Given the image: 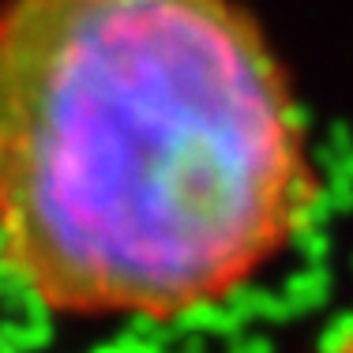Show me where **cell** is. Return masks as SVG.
Listing matches in <instances>:
<instances>
[{
	"label": "cell",
	"mask_w": 353,
	"mask_h": 353,
	"mask_svg": "<svg viewBox=\"0 0 353 353\" xmlns=\"http://www.w3.org/2000/svg\"><path fill=\"white\" fill-rule=\"evenodd\" d=\"M316 196L290 79L237 0L0 4V259L46 308L225 301Z\"/></svg>",
	"instance_id": "1"
},
{
	"label": "cell",
	"mask_w": 353,
	"mask_h": 353,
	"mask_svg": "<svg viewBox=\"0 0 353 353\" xmlns=\"http://www.w3.org/2000/svg\"><path fill=\"white\" fill-rule=\"evenodd\" d=\"M323 353H353V327H350V331H342L339 339H331V346H327Z\"/></svg>",
	"instance_id": "2"
}]
</instances>
